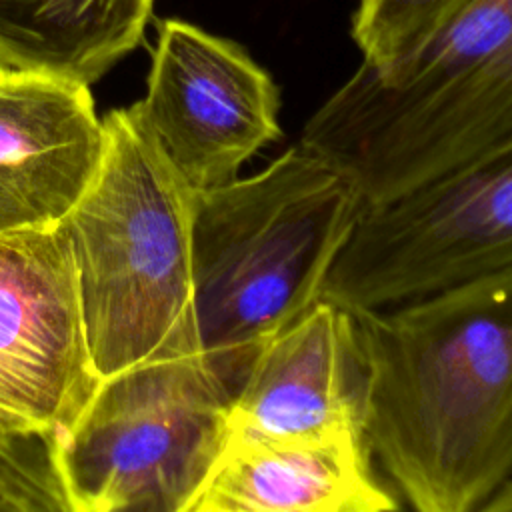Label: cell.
I'll return each instance as SVG.
<instances>
[{
    "instance_id": "cell-3",
    "label": "cell",
    "mask_w": 512,
    "mask_h": 512,
    "mask_svg": "<svg viewBox=\"0 0 512 512\" xmlns=\"http://www.w3.org/2000/svg\"><path fill=\"white\" fill-rule=\"evenodd\" d=\"M510 136L512 0H470L390 66L360 62L298 142L338 166L374 206Z\"/></svg>"
},
{
    "instance_id": "cell-4",
    "label": "cell",
    "mask_w": 512,
    "mask_h": 512,
    "mask_svg": "<svg viewBox=\"0 0 512 512\" xmlns=\"http://www.w3.org/2000/svg\"><path fill=\"white\" fill-rule=\"evenodd\" d=\"M104 158L60 222L98 378L200 350L192 304V192L132 108L104 118Z\"/></svg>"
},
{
    "instance_id": "cell-14",
    "label": "cell",
    "mask_w": 512,
    "mask_h": 512,
    "mask_svg": "<svg viewBox=\"0 0 512 512\" xmlns=\"http://www.w3.org/2000/svg\"><path fill=\"white\" fill-rule=\"evenodd\" d=\"M480 512H512V478L490 496Z\"/></svg>"
},
{
    "instance_id": "cell-10",
    "label": "cell",
    "mask_w": 512,
    "mask_h": 512,
    "mask_svg": "<svg viewBox=\"0 0 512 512\" xmlns=\"http://www.w3.org/2000/svg\"><path fill=\"white\" fill-rule=\"evenodd\" d=\"M106 146L90 86L0 70V234L58 226Z\"/></svg>"
},
{
    "instance_id": "cell-11",
    "label": "cell",
    "mask_w": 512,
    "mask_h": 512,
    "mask_svg": "<svg viewBox=\"0 0 512 512\" xmlns=\"http://www.w3.org/2000/svg\"><path fill=\"white\" fill-rule=\"evenodd\" d=\"M366 436L296 438L228 428L188 512H390Z\"/></svg>"
},
{
    "instance_id": "cell-9",
    "label": "cell",
    "mask_w": 512,
    "mask_h": 512,
    "mask_svg": "<svg viewBox=\"0 0 512 512\" xmlns=\"http://www.w3.org/2000/svg\"><path fill=\"white\" fill-rule=\"evenodd\" d=\"M368 370L352 310L320 298L256 354L228 428L264 436H366Z\"/></svg>"
},
{
    "instance_id": "cell-13",
    "label": "cell",
    "mask_w": 512,
    "mask_h": 512,
    "mask_svg": "<svg viewBox=\"0 0 512 512\" xmlns=\"http://www.w3.org/2000/svg\"><path fill=\"white\" fill-rule=\"evenodd\" d=\"M470 0H358L350 34L362 62L390 66L438 32Z\"/></svg>"
},
{
    "instance_id": "cell-5",
    "label": "cell",
    "mask_w": 512,
    "mask_h": 512,
    "mask_svg": "<svg viewBox=\"0 0 512 512\" xmlns=\"http://www.w3.org/2000/svg\"><path fill=\"white\" fill-rule=\"evenodd\" d=\"M230 400L200 350L100 378L52 442L70 512H188L226 440Z\"/></svg>"
},
{
    "instance_id": "cell-12",
    "label": "cell",
    "mask_w": 512,
    "mask_h": 512,
    "mask_svg": "<svg viewBox=\"0 0 512 512\" xmlns=\"http://www.w3.org/2000/svg\"><path fill=\"white\" fill-rule=\"evenodd\" d=\"M154 0H0V70L90 86L144 40Z\"/></svg>"
},
{
    "instance_id": "cell-7",
    "label": "cell",
    "mask_w": 512,
    "mask_h": 512,
    "mask_svg": "<svg viewBox=\"0 0 512 512\" xmlns=\"http://www.w3.org/2000/svg\"><path fill=\"white\" fill-rule=\"evenodd\" d=\"M280 90L234 40L186 20L158 22L146 96L130 108L184 184L200 194L240 176L282 136Z\"/></svg>"
},
{
    "instance_id": "cell-2",
    "label": "cell",
    "mask_w": 512,
    "mask_h": 512,
    "mask_svg": "<svg viewBox=\"0 0 512 512\" xmlns=\"http://www.w3.org/2000/svg\"><path fill=\"white\" fill-rule=\"evenodd\" d=\"M364 210L356 184L302 142L250 176L196 194L198 346L230 394L260 348L322 298Z\"/></svg>"
},
{
    "instance_id": "cell-1",
    "label": "cell",
    "mask_w": 512,
    "mask_h": 512,
    "mask_svg": "<svg viewBox=\"0 0 512 512\" xmlns=\"http://www.w3.org/2000/svg\"><path fill=\"white\" fill-rule=\"evenodd\" d=\"M374 462L418 512H476L512 478V262L352 310Z\"/></svg>"
},
{
    "instance_id": "cell-6",
    "label": "cell",
    "mask_w": 512,
    "mask_h": 512,
    "mask_svg": "<svg viewBox=\"0 0 512 512\" xmlns=\"http://www.w3.org/2000/svg\"><path fill=\"white\" fill-rule=\"evenodd\" d=\"M512 262V136L366 206L322 298L348 310L396 304Z\"/></svg>"
},
{
    "instance_id": "cell-8",
    "label": "cell",
    "mask_w": 512,
    "mask_h": 512,
    "mask_svg": "<svg viewBox=\"0 0 512 512\" xmlns=\"http://www.w3.org/2000/svg\"><path fill=\"white\" fill-rule=\"evenodd\" d=\"M72 248L62 226L0 234V442L50 440L92 396Z\"/></svg>"
}]
</instances>
